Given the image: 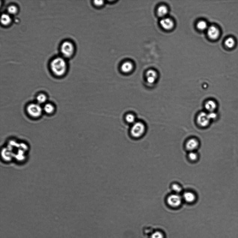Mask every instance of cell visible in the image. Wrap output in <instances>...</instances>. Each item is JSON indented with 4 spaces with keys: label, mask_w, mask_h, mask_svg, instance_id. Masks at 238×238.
I'll use <instances>...</instances> for the list:
<instances>
[{
    "label": "cell",
    "mask_w": 238,
    "mask_h": 238,
    "mask_svg": "<svg viewBox=\"0 0 238 238\" xmlns=\"http://www.w3.org/2000/svg\"><path fill=\"white\" fill-rule=\"evenodd\" d=\"M50 67L52 72L55 75L61 77L65 73L67 65L65 60L63 58L57 57L55 58L51 63Z\"/></svg>",
    "instance_id": "obj_1"
},
{
    "label": "cell",
    "mask_w": 238,
    "mask_h": 238,
    "mask_svg": "<svg viewBox=\"0 0 238 238\" xmlns=\"http://www.w3.org/2000/svg\"><path fill=\"white\" fill-rule=\"evenodd\" d=\"M146 129V127L143 123L135 122L131 128V134L134 138H140L144 134Z\"/></svg>",
    "instance_id": "obj_2"
},
{
    "label": "cell",
    "mask_w": 238,
    "mask_h": 238,
    "mask_svg": "<svg viewBox=\"0 0 238 238\" xmlns=\"http://www.w3.org/2000/svg\"><path fill=\"white\" fill-rule=\"evenodd\" d=\"M61 53L64 57L68 58L72 56L74 51V47L72 43L66 41L62 43L61 47Z\"/></svg>",
    "instance_id": "obj_3"
},
{
    "label": "cell",
    "mask_w": 238,
    "mask_h": 238,
    "mask_svg": "<svg viewBox=\"0 0 238 238\" xmlns=\"http://www.w3.org/2000/svg\"><path fill=\"white\" fill-rule=\"evenodd\" d=\"M27 112L29 115L33 118H38L42 113V109L38 104H30L27 107Z\"/></svg>",
    "instance_id": "obj_4"
},
{
    "label": "cell",
    "mask_w": 238,
    "mask_h": 238,
    "mask_svg": "<svg viewBox=\"0 0 238 238\" xmlns=\"http://www.w3.org/2000/svg\"><path fill=\"white\" fill-rule=\"evenodd\" d=\"M167 203L170 206L176 207L180 206L182 202V197L178 194L170 195L167 198Z\"/></svg>",
    "instance_id": "obj_5"
},
{
    "label": "cell",
    "mask_w": 238,
    "mask_h": 238,
    "mask_svg": "<svg viewBox=\"0 0 238 238\" xmlns=\"http://www.w3.org/2000/svg\"><path fill=\"white\" fill-rule=\"evenodd\" d=\"M210 120L208 113L202 112L198 115L197 118V122L200 126L206 127L210 122Z\"/></svg>",
    "instance_id": "obj_6"
},
{
    "label": "cell",
    "mask_w": 238,
    "mask_h": 238,
    "mask_svg": "<svg viewBox=\"0 0 238 238\" xmlns=\"http://www.w3.org/2000/svg\"><path fill=\"white\" fill-rule=\"evenodd\" d=\"M207 33L209 37L212 40H216L219 35L220 32L217 27L211 26L208 28Z\"/></svg>",
    "instance_id": "obj_7"
},
{
    "label": "cell",
    "mask_w": 238,
    "mask_h": 238,
    "mask_svg": "<svg viewBox=\"0 0 238 238\" xmlns=\"http://www.w3.org/2000/svg\"><path fill=\"white\" fill-rule=\"evenodd\" d=\"M160 24L164 29L170 30L174 27V23L172 19L169 18H164L160 21Z\"/></svg>",
    "instance_id": "obj_8"
},
{
    "label": "cell",
    "mask_w": 238,
    "mask_h": 238,
    "mask_svg": "<svg viewBox=\"0 0 238 238\" xmlns=\"http://www.w3.org/2000/svg\"><path fill=\"white\" fill-rule=\"evenodd\" d=\"M199 142L195 138H191L188 140L186 144V147L188 150L194 151L198 148Z\"/></svg>",
    "instance_id": "obj_9"
},
{
    "label": "cell",
    "mask_w": 238,
    "mask_h": 238,
    "mask_svg": "<svg viewBox=\"0 0 238 238\" xmlns=\"http://www.w3.org/2000/svg\"><path fill=\"white\" fill-rule=\"evenodd\" d=\"M157 77V74L155 71L150 70L147 71L146 73V80L149 83H154L156 81Z\"/></svg>",
    "instance_id": "obj_10"
},
{
    "label": "cell",
    "mask_w": 238,
    "mask_h": 238,
    "mask_svg": "<svg viewBox=\"0 0 238 238\" xmlns=\"http://www.w3.org/2000/svg\"><path fill=\"white\" fill-rule=\"evenodd\" d=\"M134 66L130 62H125L121 66V69L122 72L125 73H130L133 70Z\"/></svg>",
    "instance_id": "obj_11"
},
{
    "label": "cell",
    "mask_w": 238,
    "mask_h": 238,
    "mask_svg": "<svg viewBox=\"0 0 238 238\" xmlns=\"http://www.w3.org/2000/svg\"><path fill=\"white\" fill-rule=\"evenodd\" d=\"M217 107V104L215 101L212 100L207 101L205 105V109L209 112V113L214 112Z\"/></svg>",
    "instance_id": "obj_12"
},
{
    "label": "cell",
    "mask_w": 238,
    "mask_h": 238,
    "mask_svg": "<svg viewBox=\"0 0 238 238\" xmlns=\"http://www.w3.org/2000/svg\"><path fill=\"white\" fill-rule=\"evenodd\" d=\"M183 198L186 202L192 203L195 200L196 197L194 194L190 192H185L183 194Z\"/></svg>",
    "instance_id": "obj_13"
},
{
    "label": "cell",
    "mask_w": 238,
    "mask_h": 238,
    "mask_svg": "<svg viewBox=\"0 0 238 238\" xmlns=\"http://www.w3.org/2000/svg\"><path fill=\"white\" fill-rule=\"evenodd\" d=\"M1 22L4 25H9L11 21L10 16L7 14H3L1 17Z\"/></svg>",
    "instance_id": "obj_14"
},
{
    "label": "cell",
    "mask_w": 238,
    "mask_h": 238,
    "mask_svg": "<svg viewBox=\"0 0 238 238\" xmlns=\"http://www.w3.org/2000/svg\"><path fill=\"white\" fill-rule=\"evenodd\" d=\"M168 8L166 6H160L158 9V14L160 17H164L168 14Z\"/></svg>",
    "instance_id": "obj_15"
},
{
    "label": "cell",
    "mask_w": 238,
    "mask_h": 238,
    "mask_svg": "<svg viewBox=\"0 0 238 238\" xmlns=\"http://www.w3.org/2000/svg\"><path fill=\"white\" fill-rule=\"evenodd\" d=\"M55 107L51 104L48 103L45 104L44 107V111L46 113L48 114L53 113L55 111Z\"/></svg>",
    "instance_id": "obj_16"
},
{
    "label": "cell",
    "mask_w": 238,
    "mask_h": 238,
    "mask_svg": "<svg viewBox=\"0 0 238 238\" xmlns=\"http://www.w3.org/2000/svg\"><path fill=\"white\" fill-rule=\"evenodd\" d=\"M197 27L198 29L201 31H204V30L207 29V24L206 22L204 21H200L197 24Z\"/></svg>",
    "instance_id": "obj_17"
},
{
    "label": "cell",
    "mask_w": 238,
    "mask_h": 238,
    "mask_svg": "<svg viewBox=\"0 0 238 238\" xmlns=\"http://www.w3.org/2000/svg\"><path fill=\"white\" fill-rule=\"evenodd\" d=\"M125 120L129 124H133L136 122L135 116L133 114L129 113L127 114L125 116Z\"/></svg>",
    "instance_id": "obj_18"
},
{
    "label": "cell",
    "mask_w": 238,
    "mask_h": 238,
    "mask_svg": "<svg viewBox=\"0 0 238 238\" xmlns=\"http://www.w3.org/2000/svg\"><path fill=\"white\" fill-rule=\"evenodd\" d=\"M36 99L38 104H44L46 102L47 97L45 94H41L38 95Z\"/></svg>",
    "instance_id": "obj_19"
},
{
    "label": "cell",
    "mask_w": 238,
    "mask_h": 238,
    "mask_svg": "<svg viewBox=\"0 0 238 238\" xmlns=\"http://www.w3.org/2000/svg\"><path fill=\"white\" fill-rule=\"evenodd\" d=\"M235 44V40L232 38H228L225 41V44L226 46L229 48H232L234 46Z\"/></svg>",
    "instance_id": "obj_20"
},
{
    "label": "cell",
    "mask_w": 238,
    "mask_h": 238,
    "mask_svg": "<svg viewBox=\"0 0 238 238\" xmlns=\"http://www.w3.org/2000/svg\"><path fill=\"white\" fill-rule=\"evenodd\" d=\"M172 188L173 191L176 194H179L182 191V188L180 186L176 184H174L173 185Z\"/></svg>",
    "instance_id": "obj_21"
},
{
    "label": "cell",
    "mask_w": 238,
    "mask_h": 238,
    "mask_svg": "<svg viewBox=\"0 0 238 238\" xmlns=\"http://www.w3.org/2000/svg\"><path fill=\"white\" fill-rule=\"evenodd\" d=\"M8 11L9 14L14 15L17 14L18 11V8L16 6L13 5H11L8 7Z\"/></svg>",
    "instance_id": "obj_22"
},
{
    "label": "cell",
    "mask_w": 238,
    "mask_h": 238,
    "mask_svg": "<svg viewBox=\"0 0 238 238\" xmlns=\"http://www.w3.org/2000/svg\"><path fill=\"white\" fill-rule=\"evenodd\" d=\"M189 158L192 161H196L198 155L197 153L194 151H191L188 155Z\"/></svg>",
    "instance_id": "obj_23"
},
{
    "label": "cell",
    "mask_w": 238,
    "mask_h": 238,
    "mask_svg": "<svg viewBox=\"0 0 238 238\" xmlns=\"http://www.w3.org/2000/svg\"><path fill=\"white\" fill-rule=\"evenodd\" d=\"M164 237L161 233L155 232L151 236V238H163Z\"/></svg>",
    "instance_id": "obj_24"
},
{
    "label": "cell",
    "mask_w": 238,
    "mask_h": 238,
    "mask_svg": "<svg viewBox=\"0 0 238 238\" xmlns=\"http://www.w3.org/2000/svg\"><path fill=\"white\" fill-rule=\"evenodd\" d=\"M210 120L215 119L217 117V114L215 112H209L208 113Z\"/></svg>",
    "instance_id": "obj_25"
},
{
    "label": "cell",
    "mask_w": 238,
    "mask_h": 238,
    "mask_svg": "<svg viewBox=\"0 0 238 238\" xmlns=\"http://www.w3.org/2000/svg\"><path fill=\"white\" fill-rule=\"evenodd\" d=\"M104 3L103 1H94L95 5L97 6H102Z\"/></svg>",
    "instance_id": "obj_26"
}]
</instances>
